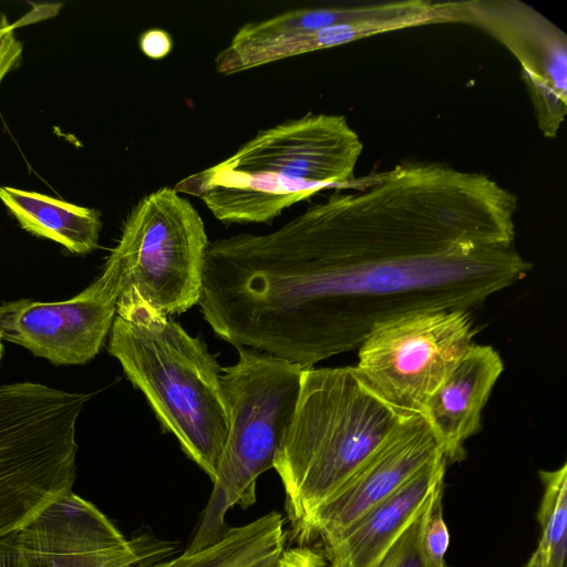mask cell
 <instances>
[{"instance_id":"obj_1","label":"cell","mask_w":567,"mask_h":567,"mask_svg":"<svg viewBox=\"0 0 567 567\" xmlns=\"http://www.w3.org/2000/svg\"><path fill=\"white\" fill-rule=\"evenodd\" d=\"M344 188L270 233L209 241L198 306L218 338L311 368L394 319L470 311L532 268L516 196L483 174L404 164Z\"/></svg>"},{"instance_id":"obj_2","label":"cell","mask_w":567,"mask_h":567,"mask_svg":"<svg viewBox=\"0 0 567 567\" xmlns=\"http://www.w3.org/2000/svg\"><path fill=\"white\" fill-rule=\"evenodd\" d=\"M409 417L380 398L355 367L302 370L272 467L284 486L293 538Z\"/></svg>"},{"instance_id":"obj_3","label":"cell","mask_w":567,"mask_h":567,"mask_svg":"<svg viewBox=\"0 0 567 567\" xmlns=\"http://www.w3.org/2000/svg\"><path fill=\"white\" fill-rule=\"evenodd\" d=\"M107 346L162 427L213 481L228 433L218 364L197 337L146 303L120 295Z\"/></svg>"},{"instance_id":"obj_4","label":"cell","mask_w":567,"mask_h":567,"mask_svg":"<svg viewBox=\"0 0 567 567\" xmlns=\"http://www.w3.org/2000/svg\"><path fill=\"white\" fill-rule=\"evenodd\" d=\"M237 350V362L220 373L228 433L210 497L187 550L220 538L229 528L230 508L255 504L257 478L274 467L299 394L302 368L255 350Z\"/></svg>"},{"instance_id":"obj_5","label":"cell","mask_w":567,"mask_h":567,"mask_svg":"<svg viewBox=\"0 0 567 567\" xmlns=\"http://www.w3.org/2000/svg\"><path fill=\"white\" fill-rule=\"evenodd\" d=\"M208 245L197 209L164 186L131 209L104 267L116 275L121 293L134 291L166 316L182 313L198 305Z\"/></svg>"},{"instance_id":"obj_6","label":"cell","mask_w":567,"mask_h":567,"mask_svg":"<svg viewBox=\"0 0 567 567\" xmlns=\"http://www.w3.org/2000/svg\"><path fill=\"white\" fill-rule=\"evenodd\" d=\"M473 337L468 310L404 316L379 326L363 340L355 368L396 411L405 416L422 414Z\"/></svg>"},{"instance_id":"obj_7","label":"cell","mask_w":567,"mask_h":567,"mask_svg":"<svg viewBox=\"0 0 567 567\" xmlns=\"http://www.w3.org/2000/svg\"><path fill=\"white\" fill-rule=\"evenodd\" d=\"M25 567H148L177 544L144 533L126 539L91 502L73 491L59 497L16 533Z\"/></svg>"},{"instance_id":"obj_8","label":"cell","mask_w":567,"mask_h":567,"mask_svg":"<svg viewBox=\"0 0 567 567\" xmlns=\"http://www.w3.org/2000/svg\"><path fill=\"white\" fill-rule=\"evenodd\" d=\"M361 151L344 116L307 114L259 131L219 164L278 183L326 189L353 181Z\"/></svg>"},{"instance_id":"obj_9","label":"cell","mask_w":567,"mask_h":567,"mask_svg":"<svg viewBox=\"0 0 567 567\" xmlns=\"http://www.w3.org/2000/svg\"><path fill=\"white\" fill-rule=\"evenodd\" d=\"M450 3L424 0L368 2L288 10L241 25L215 58L229 75L281 59L324 49L323 29L344 22L384 20L403 28L452 22Z\"/></svg>"},{"instance_id":"obj_10","label":"cell","mask_w":567,"mask_h":567,"mask_svg":"<svg viewBox=\"0 0 567 567\" xmlns=\"http://www.w3.org/2000/svg\"><path fill=\"white\" fill-rule=\"evenodd\" d=\"M120 293L116 275L104 267L99 278L71 299L3 303L0 338L54 364L86 363L111 331Z\"/></svg>"},{"instance_id":"obj_11","label":"cell","mask_w":567,"mask_h":567,"mask_svg":"<svg viewBox=\"0 0 567 567\" xmlns=\"http://www.w3.org/2000/svg\"><path fill=\"white\" fill-rule=\"evenodd\" d=\"M460 22L485 30L518 60L544 136L557 135L567 105L565 33L519 1H458Z\"/></svg>"},{"instance_id":"obj_12","label":"cell","mask_w":567,"mask_h":567,"mask_svg":"<svg viewBox=\"0 0 567 567\" xmlns=\"http://www.w3.org/2000/svg\"><path fill=\"white\" fill-rule=\"evenodd\" d=\"M444 455L426 420L416 414L394 433L322 503L295 537L302 546L338 534L386 498L424 465Z\"/></svg>"},{"instance_id":"obj_13","label":"cell","mask_w":567,"mask_h":567,"mask_svg":"<svg viewBox=\"0 0 567 567\" xmlns=\"http://www.w3.org/2000/svg\"><path fill=\"white\" fill-rule=\"evenodd\" d=\"M446 463L444 455L435 457L386 498L324 539L328 567H372L425 508L444 481Z\"/></svg>"},{"instance_id":"obj_14","label":"cell","mask_w":567,"mask_h":567,"mask_svg":"<svg viewBox=\"0 0 567 567\" xmlns=\"http://www.w3.org/2000/svg\"><path fill=\"white\" fill-rule=\"evenodd\" d=\"M503 370L492 346L473 342L427 400L421 415L447 462L465 457L464 443L480 430L483 408Z\"/></svg>"},{"instance_id":"obj_15","label":"cell","mask_w":567,"mask_h":567,"mask_svg":"<svg viewBox=\"0 0 567 567\" xmlns=\"http://www.w3.org/2000/svg\"><path fill=\"white\" fill-rule=\"evenodd\" d=\"M0 200L20 226L40 237L56 241L74 254L97 248L101 213L44 194L0 186Z\"/></svg>"},{"instance_id":"obj_16","label":"cell","mask_w":567,"mask_h":567,"mask_svg":"<svg viewBox=\"0 0 567 567\" xmlns=\"http://www.w3.org/2000/svg\"><path fill=\"white\" fill-rule=\"evenodd\" d=\"M281 514L268 513L225 534L209 545L148 567H277L285 549Z\"/></svg>"},{"instance_id":"obj_17","label":"cell","mask_w":567,"mask_h":567,"mask_svg":"<svg viewBox=\"0 0 567 567\" xmlns=\"http://www.w3.org/2000/svg\"><path fill=\"white\" fill-rule=\"evenodd\" d=\"M544 486L537 519L540 537L524 567H566L567 560V464L540 471Z\"/></svg>"},{"instance_id":"obj_18","label":"cell","mask_w":567,"mask_h":567,"mask_svg":"<svg viewBox=\"0 0 567 567\" xmlns=\"http://www.w3.org/2000/svg\"><path fill=\"white\" fill-rule=\"evenodd\" d=\"M443 486L444 482H441L434 489L422 528V549L431 567H447L444 557L450 535L443 517Z\"/></svg>"},{"instance_id":"obj_19","label":"cell","mask_w":567,"mask_h":567,"mask_svg":"<svg viewBox=\"0 0 567 567\" xmlns=\"http://www.w3.org/2000/svg\"><path fill=\"white\" fill-rule=\"evenodd\" d=\"M429 503L372 567H431L422 549V528Z\"/></svg>"},{"instance_id":"obj_20","label":"cell","mask_w":567,"mask_h":567,"mask_svg":"<svg viewBox=\"0 0 567 567\" xmlns=\"http://www.w3.org/2000/svg\"><path fill=\"white\" fill-rule=\"evenodd\" d=\"M23 45L14 33V27L0 12V83L22 60Z\"/></svg>"},{"instance_id":"obj_21","label":"cell","mask_w":567,"mask_h":567,"mask_svg":"<svg viewBox=\"0 0 567 567\" xmlns=\"http://www.w3.org/2000/svg\"><path fill=\"white\" fill-rule=\"evenodd\" d=\"M140 47L143 53L152 59H161L173 48L171 34L162 29H150L140 37Z\"/></svg>"},{"instance_id":"obj_22","label":"cell","mask_w":567,"mask_h":567,"mask_svg":"<svg viewBox=\"0 0 567 567\" xmlns=\"http://www.w3.org/2000/svg\"><path fill=\"white\" fill-rule=\"evenodd\" d=\"M16 533L0 538V567H25L18 551Z\"/></svg>"},{"instance_id":"obj_23","label":"cell","mask_w":567,"mask_h":567,"mask_svg":"<svg viewBox=\"0 0 567 567\" xmlns=\"http://www.w3.org/2000/svg\"><path fill=\"white\" fill-rule=\"evenodd\" d=\"M311 548L299 546L286 549L277 565V567H303Z\"/></svg>"},{"instance_id":"obj_24","label":"cell","mask_w":567,"mask_h":567,"mask_svg":"<svg viewBox=\"0 0 567 567\" xmlns=\"http://www.w3.org/2000/svg\"><path fill=\"white\" fill-rule=\"evenodd\" d=\"M303 567H328L327 560L318 551L311 549L309 557Z\"/></svg>"},{"instance_id":"obj_25","label":"cell","mask_w":567,"mask_h":567,"mask_svg":"<svg viewBox=\"0 0 567 567\" xmlns=\"http://www.w3.org/2000/svg\"><path fill=\"white\" fill-rule=\"evenodd\" d=\"M2 353H3V344H2V339L0 338V362H1Z\"/></svg>"}]
</instances>
